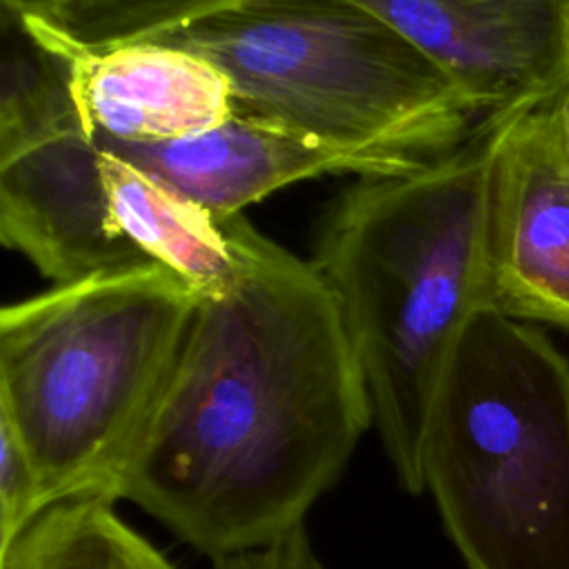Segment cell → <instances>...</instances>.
<instances>
[{"instance_id":"1","label":"cell","mask_w":569,"mask_h":569,"mask_svg":"<svg viewBox=\"0 0 569 569\" xmlns=\"http://www.w3.org/2000/svg\"><path fill=\"white\" fill-rule=\"evenodd\" d=\"M236 231L240 271L198 298L120 493L211 558L305 525L373 425L311 260L242 213Z\"/></svg>"},{"instance_id":"2","label":"cell","mask_w":569,"mask_h":569,"mask_svg":"<svg viewBox=\"0 0 569 569\" xmlns=\"http://www.w3.org/2000/svg\"><path fill=\"white\" fill-rule=\"evenodd\" d=\"M505 113L480 118L420 169L360 178L316 240L311 264L340 309L373 427L409 493L425 491L427 420L456 342L493 307L489 176Z\"/></svg>"},{"instance_id":"3","label":"cell","mask_w":569,"mask_h":569,"mask_svg":"<svg viewBox=\"0 0 569 569\" xmlns=\"http://www.w3.org/2000/svg\"><path fill=\"white\" fill-rule=\"evenodd\" d=\"M198 296L144 262L60 282L0 311V420L44 505L122 493Z\"/></svg>"},{"instance_id":"4","label":"cell","mask_w":569,"mask_h":569,"mask_svg":"<svg viewBox=\"0 0 569 569\" xmlns=\"http://www.w3.org/2000/svg\"><path fill=\"white\" fill-rule=\"evenodd\" d=\"M422 480L469 569H569V358L496 307L436 391Z\"/></svg>"},{"instance_id":"5","label":"cell","mask_w":569,"mask_h":569,"mask_svg":"<svg viewBox=\"0 0 569 569\" xmlns=\"http://www.w3.org/2000/svg\"><path fill=\"white\" fill-rule=\"evenodd\" d=\"M147 40L216 64L236 111L349 149L433 160L485 118L411 40L351 0H231Z\"/></svg>"},{"instance_id":"6","label":"cell","mask_w":569,"mask_h":569,"mask_svg":"<svg viewBox=\"0 0 569 569\" xmlns=\"http://www.w3.org/2000/svg\"><path fill=\"white\" fill-rule=\"evenodd\" d=\"M0 240L56 284L144 264L113 236L100 149L82 127L60 60L0 7Z\"/></svg>"},{"instance_id":"7","label":"cell","mask_w":569,"mask_h":569,"mask_svg":"<svg viewBox=\"0 0 569 569\" xmlns=\"http://www.w3.org/2000/svg\"><path fill=\"white\" fill-rule=\"evenodd\" d=\"M569 87L502 116L489 176L491 302L569 329Z\"/></svg>"},{"instance_id":"8","label":"cell","mask_w":569,"mask_h":569,"mask_svg":"<svg viewBox=\"0 0 569 569\" xmlns=\"http://www.w3.org/2000/svg\"><path fill=\"white\" fill-rule=\"evenodd\" d=\"M411 40L480 116L569 87V0H351Z\"/></svg>"},{"instance_id":"9","label":"cell","mask_w":569,"mask_h":569,"mask_svg":"<svg viewBox=\"0 0 569 569\" xmlns=\"http://www.w3.org/2000/svg\"><path fill=\"white\" fill-rule=\"evenodd\" d=\"M62 64L69 96L98 142H169L236 116L229 78L202 56L160 40L89 47L38 13H20Z\"/></svg>"},{"instance_id":"10","label":"cell","mask_w":569,"mask_h":569,"mask_svg":"<svg viewBox=\"0 0 569 569\" xmlns=\"http://www.w3.org/2000/svg\"><path fill=\"white\" fill-rule=\"evenodd\" d=\"M98 142V140H96ZM211 213L227 218L298 180L400 176L429 160L340 147L276 120L236 111L227 122L169 142H98Z\"/></svg>"},{"instance_id":"11","label":"cell","mask_w":569,"mask_h":569,"mask_svg":"<svg viewBox=\"0 0 569 569\" xmlns=\"http://www.w3.org/2000/svg\"><path fill=\"white\" fill-rule=\"evenodd\" d=\"M98 149L113 236L171 271L198 298L233 282L242 264L238 213L220 218L120 153Z\"/></svg>"},{"instance_id":"12","label":"cell","mask_w":569,"mask_h":569,"mask_svg":"<svg viewBox=\"0 0 569 569\" xmlns=\"http://www.w3.org/2000/svg\"><path fill=\"white\" fill-rule=\"evenodd\" d=\"M102 498L47 507L4 551L0 569H176Z\"/></svg>"},{"instance_id":"13","label":"cell","mask_w":569,"mask_h":569,"mask_svg":"<svg viewBox=\"0 0 569 569\" xmlns=\"http://www.w3.org/2000/svg\"><path fill=\"white\" fill-rule=\"evenodd\" d=\"M231 0H56L42 16L89 47L147 40L202 18Z\"/></svg>"},{"instance_id":"14","label":"cell","mask_w":569,"mask_h":569,"mask_svg":"<svg viewBox=\"0 0 569 569\" xmlns=\"http://www.w3.org/2000/svg\"><path fill=\"white\" fill-rule=\"evenodd\" d=\"M47 509L29 453L13 429L0 420V551H4Z\"/></svg>"},{"instance_id":"15","label":"cell","mask_w":569,"mask_h":569,"mask_svg":"<svg viewBox=\"0 0 569 569\" xmlns=\"http://www.w3.org/2000/svg\"><path fill=\"white\" fill-rule=\"evenodd\" d=\"M213 569H325V565L316 558L300 525L267 545L213 558Z\"/></svg>"},{"instance_id":"16","label":"cell","mask_w":569,"mask_h":569,"mask_svg":"<svg viewBox=\"0 0 569 569\" xmlns=\"http://www.w3.org/2000/svg\"><path fill=\"white\" fill-rule=\"evenodd\" d=\"M56 0H0L2 7H9L18 13H38V16H44L51 7H53Z\"/></svg>"},{"instance_id":"17","label":"cell","mask_w":569,"mask_h":569,"mask_svg":"<svg viewBox=\"0 0 569 569\" xmlns=\"http://www.w3.org/2000/svg\"><path fill=\"white\" fill-rule=\"evenodd\" d=\"M567 147H569V111H567Z\"/></svg>"}]
</instances>
